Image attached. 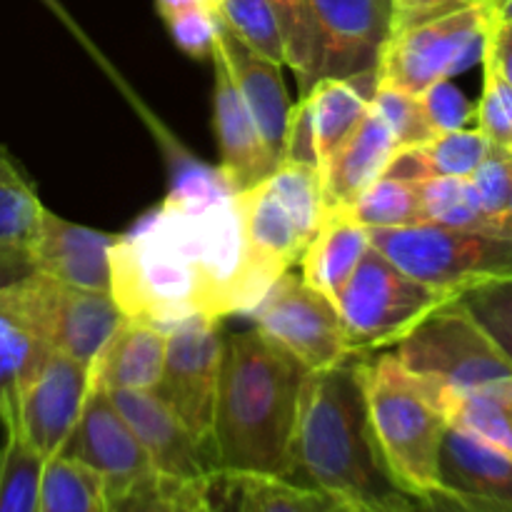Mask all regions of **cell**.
<instances>
[{"instance_id": "cell-31", "label": "cell", "mask_w": 512, "mask_h": 512, "mask_svg": "<svg viewBox=\"0 0 512 512\" xmlns=\"http://www.w3.org/2000/svg\"><path fill=\"white\" fill-rule=\"evenodd\" d=\"M360 225L368 230L405 228V225L423 223V203H420V185L403 178H378L370 183L358 198L345 205Z\"/></svg>"}, {"instance_id": "cell-46", "label": "cell", "mask_w": 512, "mask_h": 512, "mask_svg": "<svg viewBox=\"0 0 512 512\" xmlns=\"http://www.w3.org/2000/svg\"><path fill=\"white\" fill-rule=\"evenodd\" d=\"M485 55L493 60L498 73L503 75L505 83L512 88V25L510 23H498V20H495L493 30H490Z\"/></svg>"}, {"instance_id": "cell-32", "label": "cell", "mask_w": 512, "mask_h": 512, "mask_svg": "<svg viewBox=\"0 0 512 512\" xmlns=\"http://www.w3.org/2000/svg\"><path fill=\"white\" fill-rule=\"evenodd\" d=\"M38 512H108L103 480L73 460L48 458Z\"/></svg>"}, {"instance_id": "cell-14", "label": "cell", "mask_w": 512, "mask_h": 512, "mask_svg": "<svg viewBox=\"0 0 512 512\" xmlns=\"http://www.w3.org/2000/svg\"><path fill=\"white\" fill-rule=\"evenodd\" d=\"M320 33L318 80L378 73L393 38V0H313Z\"/></svg>"}, {"instance_id": "cell-37", "label": "cell", "mask_w": 512, "mask_h": 512, "mask_svg": "<svg viewBox=\"0 0 512 512\" xmlns=\"http://www.w3.org/2000/svg\"><path fill=\"white\" fill-rule=\"evenodd\" d=\"M175 45L193 58H210L215 48L213 0H158Z\"/></svg>"}, {"instance_id": "cell-34", "label": "cell", "mask_w": 512, "mask_h": 512, "mask_svg": "<svg viewBox=\"0 0 512 512\" xmlns=\"http://www.w3.org/2000/svg\"><path fill=\"white\" fill-rule=\"evenodd\" d=\"M285 40V65L300 80V95L318 83L320 33L313 0H270Z\"/></svg>"}, {"instance_id": "cell-40", "label": "cell", "mask_w": 512, "mask_h": 512, "mask_svg": "<svg viewBox=\"0 0 512 512\" xmlns=\"http://www.w3.org/2000/svg\"><path fill=\"white\" fill-rule=\"evenodd\" d=\"M458 298L512 365V278L483 283Z\"/></svg>"}, {"instance_id": "cell-30", "label": "cell", "mask_w": 512, "mask_h": 512, "mask_svg": "<svg viewBox=\"0 0 512 512\" xmlns=\"http://www.w3.org/2000/svg\"><path fill=\"white\" fill-rule=\"evenodd\" d=\"M208 480H180L150 473L138 483L105 493L108 512H210Z\"/></svg>"}, {"instance_id": "cell-3", "label": "cell", "mask_w": 512, "mask_h": 512, "mask_svg": "<svg viewBox=\"0 0 512 512\" xmlns=\"http://www.w3.org/2000/svg\"><path fill=\"white\" fill-rule=\"evenodd\" d=\"M358 358L305 380L290 480L365 512H410L380 455Z\"/></svg>"}, {"instance_id": "cell-43", "label": "cell", "mask_w": 512, "mask_h": 512, "mask_svg": "<svg viewBox=\"0 0 512 512\" xmlns=\"http://www.w3.org/2000/svg\"><path fill=\"white\" fill-rule=\"evenodd\" d=\"M283 163H298L318 170V140H315V118L310 95H300L298 103H293V108H290L288 128H285Z\"/></svg>"}, {"instance_id": "cell-10", "label": "cell", "mask_w": 512, "mask_h": 512, "mask_svg": "<svg viewBox=\"0 0 512 512\" xmlns=\"http://www.w3.org/2000/svg\"><path fill=\"white\" fill-rule=\"evenodd\" d=\"M495 15L493 5H473L395 30L378 65V83L420 95L483 63Z\"/></svg>"}, {"instance_id": "cell-19", "label": "cell", "mask_w": 512, "mask_h": 512, "mask_svg": "<svg viewBox=\"0 0 512 512\" xmlns=\"http://www.w3.org/2000/svg\"><path fill=\"white\" fill-rule=\"evenodd\" d=\"M213 70H215V130H218V148H220V165L218 173L223 175L225 185L233 193L253 188L255 183L268 178L278 160L270 155L248 105L240 98L228 68L218 50L213 48Z\"/></svg>"}, {"instance_id": "cell-44", "label": "cell", "mask_w": 512, "mask_h": 512, "mask_svg": "<svg viewBox=\"0 0 512 512\" xmlns=\"http://www.w3.org/2000/svg\"><path fill=\"white\" fill-rule=\"evenodd\" d=\"M393 3H395L393 33H395V30L410 28V25L423 23V20L440 18V15L473 8V5L493 3V0H393Z\"/></svg>"}, {"instance_id": "cell-33", "label": "cell", "mask_w": 512, "mask_h": 512, "mask_svg": "<svg viewBox=\"0 0 512 512\" xmlns=\"http://www.w3.org/2000/svg\"><path fill=\"white\" fill-rule=\"evenodd\" d=\"M418 185L420 203H423V223L500 233L490 215L485 213L478 190L470 178L420 180Z\"/></svg>"}, {"instance_id": "cell-21", "label": "cell", "mask_w": 512, "mask_h": 512, "mask_svg": "<svg viewBox=\"0 0 512 512\" xmlns=\"http://www.w3.org/2000/svg\"><path fill=\"white\" fill-rule=\"evenodd\" d=\"M440 488L512 512V455L450 425L440 450Z\"/></svg>"}, {"instance_id": "cell-47", "label": "cell", "mask_w": 512, "mask_h": 512, "mask_svg": "<svg viewBox=\"0 0 512 512\" xmlns=\"http://www.w3.org/2000/svg\"><path fill=\"white\" fill-rule=\"evenodd\" d=\"M493 15L498 23H510L512 25V0H493Z\"/></svg>"}, {"instance_id": "cell-1", "label": "cell", "mask_w": 512, "mask_h": 512, "mask_svg": "<svg viewBox=\"0 0 512 512\" xmlns=\"http://www.w3.org/2000/svg\"><path fill=\"white\" fill-rule=\"evenodd\" d=\"M265 285L250 265L235 193L218 168L183 175L113 248L110 295L125 318L170 325L248 315Z\"/></svg>"}, {"instance_id": "cell-17", "label": "cell", "mask_w": 512, "mask_h": 512, "mask_svg": "<svg viewBox=\"0 0 512 512\" xmlns=\"http://www.w3.org/2000/svg\"><path fill=\"white\" fill-rule=\"evenodd\" d=\"M110 398L133 428L155 473L180 480H208L213 475L205 450L155 390H118Z\"/></svg>"}, {"instance_id": "cell-25", "label": "cell", "mask_w": 512, "mask_h": 512, "mask_svg": "<svg viewBox=\"0 0 512 512\" xmlns=\"http://www.w3.org/2000/svg\"><path fill=\"white\" fill-rule=\"evenodd\" d=\"M490 140L478 128L453 130L425 143L398 148L383 175L403 180L470 178L490 153Z\"/></svg>"}, {"instance_id": "cell-4", "label": "cell", "mask_w": 512, "mask_h": 512, "mask_svg": "<svg viewBox=\"0 0 512 512\" xmlns=\"http://www.w3.org/2000/svg\"><path fill=\"white\" fill-rule=\"evenodd\" d=\"M358 373L390 478L408 498L440 488V450L450 423L433 385L405 370L393 353L360 355Z\"/></svg>"}, {"instance_id": "cell-11", "label": "cell", "mask_w": 512, "mask_h": 512, "mask_svg": "<svg viewBox=\"0 0 512 512\" xmlns=\"http://www.w3.org/2000/svg\"><path fill=\"white\" fill-rule=\"evenodd\" d=\"M263 338L318 373L358 358L345 338L335 300L320 293L303 275L285 270L248 313Z\"/></svg>"}, {"instance_id": "cell-8", "label": "cell", "mask_w": 512, "mask_h": 512, "mask_svg": "<svg viewBox=\"0 0 512 512\" xmlns=\"http://www.w3.org/2000/svg\"><path fill=\"white\" fill-rule=\"evenodd\" d=\"M393 355L443 393H463L512 375L510 360L460 298L445 300L425 315Z\"/></svg>"}, {"instance_id": "cell-38", "label": "cell", "mask_w": 512, "mask_h": 512, "mask_svg": "<svg viewBox=\"0 0 512 512\" xmlns=\"http://www.w3.org/2000/svg\"><path fill=\"white\" fill-rule=\"evenodd\" d=\"M370 108L388 125L398 148H408V145H418L430 138H438L428 115H425L420 95L400 90L395 85L378 83L373 98H370Z\"/></svg>"}, {"instance_id": "cell-6", "label": "cell", "mask_w": 512, "mask_h": 512, "mask_svg": "<svg viewBox=\"0 0 512 512\" xmlns=\"http://www.w3.org/2000/svg\"><path fill=\"white\" fill-rule=\"evenodd\" d=\"M370 245L410 278L453 298L512 278V235L420 223L370 230Z\"/></svg>"}, {"instance_id": "cell-42", "label": "cell", "mask_w": 512, "mask_h": 512, "mask_svg": "<svg viewBox=\"0 0 512 512\" xmlns=\"http://www.w3.org/2000/svg\"><path fill=\"white\" fill-rule=\"evenodd\" d=\"M420 103L438 135L470 128V123H475V103H470L468 95L453 80L430 85L420 93Z\"/></svg>"}, {"instance_id": "cell-13", "label": "cell", "mask_w": 512, "mask_h": 512, "mask_svg": "<svg viewBox=\"0 0 512 512\" xmlns=\"http://www.w3.org/2000/svg\"><path fill=\"white\" fill-rule=\"evenodd\" d=\"M90 390L93 370L58 350H50L15 393L3 400L0 423H13L25 443L45 460L55 458L68 443Z\"/></svg>"}, {"instance_id": "cell-27", "label": "cell", "mask_w": 512, "mask_h": 512, "mask_svg": "<svg viewBox=\"0 0 512 512\" xmlns=\"http://www.w3.org/2000/svg\"><path fill=\"white\" fill-rule=\"evenodd\" d=\"M378 85V73L360 75V78H323L308 90L313 103L315 140H318V173L325 168L330 155L348 140L368 115L370 98Z\"/></svg>"}, {"instance_id": "cell-26", "label": "cell", "mask_w": 512, "mask_h": 512, "mask_svg": "<svg viewBox=\"0 0 512 512\" xmlns=\"http://www.w3.org/2000/svg\"><path fill=\"white\" fill-rule=\"evenodd\" d=\"M210 512H323L328 495L285 478L210 475Z\"/></svg>"}, {"instance_id": "cell-36", "label": "cell", "mask_w": 512, "mask_h": 512, "mask_svg": "<svg viewBox=\"0 0 512 512\" xmlns=\"http://www.w3.org/2000/svg\"><path fill=\"white\" fill-rule=\"evenodd\" d=\"M50 350L53 348H48L28 325L0 308V405L43 363Z\"/></svg>"}, {"instance_id": "cell-20", "label": "cell", "mask_w": 512, "mask_h": 512, "mask_svg": "<svg viewBox=\"0 0 512 512\" xmlns=\"http://www.w3.org/2000/svg\"><path fill=\"white\" fill-rule=\"evenodd\" d=\"M398 150L393 133L373 108L343 145L330 155L320 170L325 210L345 208L353 203L370 183L383 178L390 158Z\"/></svg>"}, {"instance_id": "cell-39", "label": "cell", "mask_w": 512, "mask_h": 512, "mask_svg": "<svg viewBox=\"0 0 512 512\" xmlns=\"http://www.w3.org/2000/svg\"><path fill=\"white\" fill-rule=\"evenodd\" d=\"M480 65H483V90L475 103V128L490 140V145L512 153V88L488 55H483Z\"/></svg>"}, {"instance_id": "cell-28", "label": "cell", "mask_w": 512, "mask_h": 512, "mask_svg": "<svg viewBox=\"0 0 512 512\" xmlns=\"http://www.w3.org/2000/svg\"><path fill=\"white\" fill-rule=\"evenodd\" d=\"M435 395L453 428L512 455V375L463 393H443L435 388Z\"/></svg>"}, {"instance_id": "cell-49", "label": "cell", "mask_w": 512, "mask_h": 512, "mask_svg": "<svg viewBox=\"0 0 512 512\" xmlns=\"http://www.w3.org/2000/svg\"><path fill=\"white\" fill-rule=\"evenodd\" d=\"M323 512H365V510L355 508V505L350 503H340V500H330V505Z\"/></svg>"}, {"instance_id": "cell-12", "label": "cell", "mask_w": 512, "mask_h": 512, "mask_svg": "<svg viewBox=\"0 0 512 512\" xmlns=\"http://www.w3.org/2000/svg\"><path fill=\"white\" fill-rule=\"evenodd\" d=\"M223 340L220 320L208 315H193L170 325L163 375L155 385V393L173 408V413L183 420L190 435L205 450L210 468H213L210 440H213Z\"/></svg>"}, {"instance_id": "cell-23", "label": "cell", "mask_w": 512, "mask_h": 512, "mask_svg": "<svg viewBox=\"0 0 512 512\" xmlns=\"http://www.w3.org/2000/svg\"><path fill=\"white\" fill-rule=\"evenodd\" d=\"M370 250V230L360 225L348 210H325L318 233L313 235L298 263L305 283L335 300L338 290Z\"/></svg>"}, {"instance_id": "cell-2", "label": "cell", "mask_w": 512, "mask_h": 512, "mask_svg": "<svg viewBox=\"0 0 512 512\" xmlns=\"http://www.w3.org/2000/svg\"><path fill=\"white\" fill-rule=\"evenodd\" d=\"M310 370L258 330L223 340L210 458L213 475L290 480Z\"/></svg>"}, {"instance_id": "cell-41", "label": "cell", "mask_w": 512, "mask_h": 512, "mask_svg": "<svg viewBox=\"0 0 512 512\" xmlns=\"http://www.w3.org/2000/svg\"><path fill=\"white\" fill-rule=\"evenodd\" d=\"M475 190H478V198L483 203L485 213L490 215V220L495 223V228L503 233L500 228V218H503V210L508 205L510 190H512V153L503 148H490V153L485 155L483 163L478 165L473 175ZM505 235V233H503Z\"/></svg>"}, {"instance_id": "cell-29", "label": "cell", "mask_w": 512, "mask_h": 512, "mask_svg": "<svg viewBox=\"0 0 512 512\" xmlns=\"http://www.w3.org/2000/svg\"><path fill=\"white\" fill-rule=\"evenodd\" d=\"M0 428V512H38L45 458L25 443L13 423L3 420Z\"/></svg>"}, {"instance_id": "cell-9", "label": "cell", "mask_w": 512, "mask_h": 512, "mask_svg": "<svg viewBox=\"0 0 512 512\" xmlns=\"http://www.w3.org/2000/svg\"><path fill=\"white\" fill-rule=\"evenodd\" d=\"M453 295L418 283L370 245L365 258L335 295L345 338L355 355L395 348L420 320Z\"/></svg>"}, {"instance_id": "cell-22", "label": "cell", "mask_w": 512, "mask_h": 512, "mask_svg": "<svg viewBox=\"0 0 512 512\" xmlns=\"http://www.w3.org/2000/svg\"><path fill=\"white\" fill-rule=\"evenodd\" d=\"M168 328L125 318L100 358L93 363V385L108 393L155 390L163 375Z\"/></svg>"}, {"instance_id": "cell-5", "label": "cell", "mask_w": 512, "mask_h": 512, "mask_svg": "<svg viewBox=\"0 0 512 512\" xmlns=\"http://www.w3.org/2000/svg\"><path fill=\"white\" fill-rule=\"evenodd\" d=\"M245 250L265 288L298 268L325 215L323 183L315 168L280 163L253 188L235 193Z\"/></svg>"}, {"instance_id": "cell-18", "label": "cell", "mask_w": 512, "mask_h": 512, "mask_svg": "<svg viewBox=\"0 0 512 512\" xmlns=\"http://www.w3.org/2000/svg\"><path fill=\"white\" fill-rule=\"evenodd\" d=\"M215 50L223 58L240 98L248 105L270 155L280 165L283 163L285 128H288L290 108H293L288 88H285L283 65L263 58L245 43H240L233 30L220 20L218 10H215Z\"/></svg>"}, {"instance_id": "cell-7", "label": "cell", "mask_w": 512, "mask_h": 512, "mask_svg": "<svg viewBox=\"0 0 512 512\" xmlns=\"http://www.w3.org/2000/svg\"><path fill=\"white\" fill-rule=\"evenodd\" d=\"M0 308L28 325L48 348L88 368L125 320L110 293L70 288L38 273L0 285Z\"/></svg>"}, {"instance_id": "cell-15", "label": "cell", "mask_w": 512, "mask_h": 512, "mask_svg": "<svg viewBox=\"0 0 512 512\" xmlns=\"http://www.w3.org/2000/svg\"><path fill=\"white\" fill-rule=\"evenodd\" d=\"M58 455L98 475L105 485V493H118L155 473L148 453L135 438L123 413L115 408L108 390L95 388V385L68 443Z\"/></svg>"}, {"instance_id": "cell-48", "label": "cell", "mask_w": 512, "mask_h": 512, "mask_svg": "<svg viewBox=\"0 0 512 512\" xmlns=\"http://www.w3.org/2000/svg\"><path fill=\"white\" fill-rule=\"evenodd\" d=\"M500 228H503L505 235H512V190H510L508 205H505L503 210V218H500Z\"/></svg>"}, {"instance_id": "cell-50", "label": "cell", "mask_w": 512, "mask_h": 512, "mask_svg": "<svg viewBox=\"0 0 512 512\" xmlns=\"http://www.w3.org/2000/svg\"><path fill=\"white\" fill-rule=\"evenodd\" d=\"M218 3H220V0H213V5H215V8H218Z\"/></svg>"}, {"instance_id": "cell-45", "label": "cell", "mask_w": 512, "mask_h": 512, "mask_svg": "<svg viewBox=\"0 0 512 512\" xmlns=\"http://www.w3.org/2000/svg\"><path fill=\"white\" fill-rule=\"evenodd\" d=\"M410 512H503L493 505H485L468 495L453 493L448 488H433L423 495L410 498Z\"/></svg>"}, {"instance_id": "cell-35", "label": "cell", "mask_w": 512, "mask_h": 512, "mask_svg": "<svg viewBox=\"0 0 512 512\" xmlns=\"http://www.w3.org/2000/svg\"><path fill=\"white\" fill-rule=\"evenodd\" d=\"M215 10L240 43L285 65V40L270 0H220Z\"/></svg>"}, {"instance_id": "cell-24", "label": "cell", "mask_w": 512, "mask_h": 512, "mask_svg": "<svg viewBox=\"0 0 512 512\" xmlns=\"http://www.w3.org/2000/svg\"><path fill=\"white\" fill-rule=\"evenodd\" d=\"M43 213L45 205L30 180L0 153V285L33 273L30 250Z\"/></svg>"}, {"instance_id": "cell-16", "label": "cell", "mask_w": 512, "mask_h": 512, "mask_svg": "<svg viewBox=\"0 0 512 512\" xmlns=\"http://www.w3.org/2000/svg\"><path fill=\"white\" fill-rule=\"evenodd\" d=\"M115 240L118 235L70 223L45 210L30 250V268L70 288L110 293Z\"/></svg>"}]
</instances>
